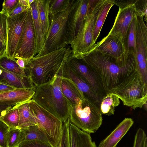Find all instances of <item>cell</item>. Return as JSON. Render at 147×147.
<instances>
[{"instance_id": "1", "label": "cell", "mask_w": 147, "mask_h": 147, "mask_svg": "<svg viewBox=\"0 0 147 147\" xmlns=\"http://www.w3.org/2000/svg\"><path fill=\"white\" fill-rule=\"evenodd\" d=\"M131 52H125L116 59L92 48L82 59L92 72L105 95L120 82L127 66Z\"/></svg>"}, {"instance_id": "2", "label": "cell", "mask_w": 147, "mask_h": 147, "mask_svg": "<svg viewBox=\"0 0 147 147\" xmlns=\"http://www.w3.org/2000/svg\"><path fill=\"white\" fill-rule=\"evenodd\" d=\"M124 105L134 109L147 104V86L142 81L135 57L126 68L120 82L111 90Z\"/></svg>"}, {"instance_id": "3", "label": "cell", "mask_w": 147, "mask_h": 147, "mask_svg": "<svg viewBox=\"0 0 147 147\" xmlns=\"http://www.w3.org/2000/svg\"><path fill=\"white\" fill-rule=\"evenodd\" d=\"M68 45L43 55L35 56L26 63L25 68L35 87L47 83L58 75L71 53Z\"/></svg>"}, {"instance_id": "4", "label": "cell", "mask_w": 147, "mask_h": 147, "mask_svg": "<svg viewBox=\"0 0 147 147\" xmlns=\"http://www.w3.org/2000/svg\"><path fill=\"white\" fill-rule=\"evenodd\" d=\"M62 78L58 75L49 82L36 86L32 100L63 123L69 118L71 106L61 91Z\"/></svg>"}, {"instance_id": "5", "label": "cell", "mask_w": 147, "mask_h": 147, "mask_svg": "<svg viewBox=\"0 0 147 147\" xmlns=\"http://www.w3.org/2000/svg\"><path fill=\"white\" fill-rule=\"evenodd\" d=\"M105 1L89 0L87 17L70 44L71 55L73 57L82 59L90 52L95 44L93 37L94 28L98 15Z\"/></svg>"}, {"instance_id": "6", "label": "cell", "mask_w": 147, "mask_h": 147, "mask_svg": "<svg viewBox=\"0 0 147 147\" xmlns=\"http://www.w3.org/2000/svg\"><path fill=\"white\" fill-rule=\"evenodd\" d=\"M69 118L71 123L90 134L95 132L102 122L100 105L85 97L76 105L71 106Z\"/></svg>"}, {"instance_id": "7", "label": "cell", "mask_w": 147, "mask_h": 147, "mask_svg": "<svg viewBox=\"0 0 147 147\" xmlns=\"http://www.w3.org/2000/svg\"><path fill=\"white\" fill-rule=\"evenodd\" d=\"M77 0H71L65 10L50 18V27L44 45L39 53L35 56L43 55L68 46L65 41L67 22Z\"/></svg>"}, {"instance_id": "8", "label": "cell", "mask_w": 147, "mask_h": 147, "mask_svg": "<svg viewBox=\"0 0 147 147\" xmlns=\"http://www.w3.org/2000/svg\"><path fill=\"white\" fill-rule=\"evenodd\" d=\"M29 105L37 125L44 133L49 143L53 147H56L61 138L63 123L32 99L29 101Z\"/></svg>"}, {"instance_id": "9", "label": "cell", "mask_w": 147, "mask_h": 147, "mask_svg": "<svg viewBox=\"0 0 147 147\" xmlns=\"http://www.w3.org/2000/svg\"><path fill=\"white\" fill-rule=\"evenodd\" d=\"M36 38L32 17L29 8L22 33L13 59L29 61L34 57Z\"/></svg>"}, {"instance_id": "10", "label": "cell", "mask_w": 147, "mask_h": 147, "mask_svg": "<svg viewBox=\"0 0 147 147\" xmlns=\"http://www.w3.org/2000/svg\"><path fill=\"white\" fill-rule=\"evenodd\" d=\"M29 8L13 17L7 16L6 56L8 58H13L22 33Z\"/></svg>"}, {"instance_id": "11", "label": "cell", "mask_w": 147, "mask_h": 147, "mask_svg": "<svg viewBox=\"0 0 147 147\" xmlns=\"http://www.w3.org/2000/svg\"><path fill=\"white\" fill-rule=\"evenodd\" d=\"M89 0H77L68 18L65 36L66 42L70 44L78 33L87 16Z\"/></svg>"}, {"instance_id": "12", "label": "cell", "mask_w": 147, "mask_h": 147, "mask_svg": "<svg viewBox=\"0 0 147 147\" xmlns=\"http://www.w3.org/2000/svg\"><path fill=\"white\" fill-rule=\"evenodd\" d=\"M66 62L71 69L91 87L96 94L101 99L105 95L101 90L92 72L83 59H79L71 55Z\"/></svg>"}, {"instance_id": "13", "label": "cell", "mask_w": 147, "mask_h": 147, "mask_svg": "<svg viewBox=\"0 0 147 147\" xmlns=\"http://www.w3.org/2000/svg\"><path fill=\"white\" fill-rule=\"evenodd\" d=\"M136 15L134 5L122 9H119L113 26L109 33L117 37L124 47L129 27Z\"/></svg>"}, {"instance_id": "14", "label": "cell", "mask_w": 147, "mask_h": 147, "mask_svg": "<svg viewBox=\"0 0 147 147\" xmlns=\"http://www.w3.org/2000/svg\"><path fill=\"white\" fill-rule=\"evenodd\" d=\"M136 57L138 68L147 67V27L143 17L136 14Z\"/></svg>"}, {"instance_id": "15", "label": "cell", "mask_w": 147, "mask_h": 147, "mask_svg": "<svg viewBox=\"0 0 147 147\" xmlns=\"http://www.w3.org/2000/svg\"><path fill=\"white\" fill-rule=\"evenodd\" d=\"M58 75L70 79L84 97L91 99L100 105L101 99L88 84L71 69L67 63L66 60Z\"/></svg>"}, {"instance_id": "16", "label": "cell", "mask_w": 147, "mask_h": 147, "mask_svg": "<svg viewBox=\"0 0 147 147\" xmlns=\"http://www.w3.org/2000/svg\"><path fill=\"white\" fill-rule=\"evenodd\" d=\"M92 48L116 59L120 57L125 51L121 41L115 36L109 34L101 40L95 44Z\"/></svg>"}, {"instance_id": "17", "label": "cell", "mask_w": 147, "mask_h": 147, "mask_svg": "<svg viewBox=\"0 0 147 147\" xmlns=\"http://www.w3.org/2000/svg\"><path fill=\"white\" fill-rule=\"evenodd\" d=\"M35 89H17L0 93V105L16 106L32 99Z\"/></svg>"}, {"instance_id": "18", "label": "cell", "mask_w": 147, "mask_h": 147, "mask_svg": "<svg viewBox=\"0 0 147 147\" xmlns=\"http://www.w3.org/2000/svg\"><path fill=\"white\" fill-rule=\"evenodd\" d=\"M0 82L17 89H35L30 77L20 75L9 71L0 66Z\"/></svg>"}, {"instance_id": "19", "label": "cell", "mask_w": 147, "mask_h": 147, "mask_svg": "<svg viewBox=\"0 0 147 147\" xmlns=\"http://www.w3.org/2000/svg\"><path fill=\"white\" fill-rule=\"evenodd\" d=\"M134 123L132 119L125 118L108 136L100 142L97 147H116Z\"/></svg>"}, {"instance_id": "20", "label": "cell", "mask_w": 147, "mask_h": 147, "mask_svg": "<svg viewBox=\"0 0 147 147\" xmlns=\"http://www.w3.org/2000/svg\"><path fill=\"white\" fill-rule=\"evenodd\" d=\"M69 130L70 147H96L90 134L77 127L70 122V119Z\"/></svg>"}, {"instance_id": "21", "label": "cell", "mask_w": 147, "mask_h": 147, "mask_svg": "<svg viewBox=\"0 0 147 147\" xmlns=\"http://www.w3.org/2000/svg\"><path fill=\"white\" fill-rule=\"evenodd\" d=\"M33 23L36 38L34 56L39 53L44 45L46 37L44 34L39 18L37 0H34L30 6Z\"/></svg>"}, {"instance_id": "22", "label": "cell", "mask_w": 147, "mask_h": 147, "mask_svg": "<svg viewBox=\"0 0 147 147\" xmlns=\"http://www.w3.org/2000/svg\"><path fill=\"white\" fill-rule=\"evenodd\" d=\"M61 87L63 94L71 106L76 105L84 98L83 94L70 79L62 77Z\"/></svg>"}, {"instance_id": "23", "label": "cell", "mask_w": 147, "mask_h": 147, "mask_svg": "<svg viewBox=\"0 0 147 147\" xmlns=\"http://www.w3.org/2000/svg\"><path fill=\"white\" fill-rule=\"evenodd\" d=\"M29 101L16 106L19 115V122L17 129H22L37 124L35 117L30 111Z\"/></svg>"}, {"instance_id": "24", "label": "cell", "mask_w": 147, "mask_h": 147, "mask_svg": "<svg viewBox=\"0 0 147 147\" xmlns=\"http://www.w3.org/2000/svg\"><path fill=\"white\" fill-rule=\"evenodd\" d=\"M21 129L19 145L24 141L40 140L49 142L44 133L37 124Z\"/></svg>"}, {"instance_id": "25", "label": "cell", "mask_w": 147, "mask_h": 147, "mask_svg": "<svg viewBox=\"0 0 147 147\" xmlns=\"http://www.w3.org/2000/svg\"><path fill=\"white\" fill-rule=\"evenodd\" d=\"M51 0H37L39 18L46 37L50 25L49 7Z\"/></svg>"}, {"instance_id": "26", "label": "cell", "mask_w": 147, "mask_h": 147, "mask_svg": "<svg viewBox=\"0 0 147 147\" xmlns=\"http://www.w3.org/2000/svg\"><path fill=\"white\" fill-rule=\"evenodd\" d=\"M114 5L111 0H105L100 11L93 30V39L95 43L99 36L100 30L108 13Z\"/></svg>"}, {"instance_id": "27", "label": "cell", "mask_w": 147, "mask_h": 147, "mask_svg": "<svg viewBox=\"0 0 147 147\" xmlns=\"http://www.w3.org/2000/svg\"><path fill=\"white\" fill-rule=\"evenodd\" d=\"M115 93L109 92L102 98L100 105L102 114L111 116L114 114L115 107L119 104L120 100Z\"/></svg>"}, {"instance_id": "28", "label": "cell", "mask_w": 147, "mask_h": 147, "mask_svg": "<svg viewBox=\"0 0 147 147\" xmlns=\"http://www.w3.org/2000/svg\"><path fill=\"white\" fill-rule=\"evenodd\" d=\"M0 66L10 72L23 76L30 77L28 70L26 68L23 69L20 67L16 63V59L5 56L0 58Z\"/></svg>"}, {"instance_id": "29", "label": "cell", "mask_w": 147, "mask_h": 147, "mask_svg": "<svg viewBox=\"0 0 147 147\" xmlns=\"http://www.w3.org/2000/svg\"><path fill=\"white\" fill-rule=\"evenodd\" d=\"M136 19L135 16L133 19L129 27L126 37L124 48L125 51H131L136 56Z\"/></svg>"}, {"instance_id": "30", "label": "cell", "mask_w": 147, "mask_h": 147, "mask_svg": "<svg viewBox=\"0 0 147 147\" xmlns=\"http://www.w3.org/2000/svg\"><path fill=\"white\" fill-rule=\"evenodd\" d=\"M1 120L9 128H17L19 122L18 110L16 106L8 110L1 117Z\"/></svg>"}, {"instance_id": "31", "label": "cell", "mask_w": 147, "mask_h": 147, "mask_svg": "<svg viewBox=\"0 0 147 147\" xmlns=\"http://www.w3.org/2000/svg\"><path fill=\"white\" fill-rule=\"evenodd\" d=\"M71 1V0H51L49 7L50 18L53 17L65 10Z\"/></svg>"}, {"instance_id": "32", "label": "cell", "mask_w": 147, "mask_h": 147, "mask_svg": "<svg viewBox=\"0 0 147 147\" xmlns=\"http://www.w3.org/2000/svg\"><path fill=\"white\" fill-rule=\"evenodd\" d=\"M21 129L9 128L7 136V147H18L20 144Z\"/></svg>"}, {"instance_id": "33", "label": "cell", "mask_w": 147, "mask_h": 147, "mask_svg": "<svg viewBox=\"0 0 147 147\" xmlns=\"http://www.w3.org/2000/svg\"><path fill=\"white\" fill-rule=\"evenodd\" d=\"M69 119L63 123L62 132L60 140L56 147H70L69 130Z\"/></svg>"}, {"instance_id": "34", "label": "cell", "mask_w": 147, "mask_h": 147, "mask_svg": "<svg viewBox=\"0 0 147 147\" xmlns=\"http://www.w3.org/2000/svg\"><path fill=\"white\" fill-rule=\"evenodd\" d=\"M8 16L0 12V40L6 44L7 33V18Z\"/></svg>"}, {"instance_id": "35", "label": "cell", "mask_w": 147, "mask_h": 147, "mask_svg": "<svg viewBox=\"0 0 147 147\" xmlns=\"http://www.w3.org/2000/svg\"><path fill=\"white\" fill-rule=\"evenodd\" d=\"M133 147H147L146 135L141 128L138 129L136 133Z\"/></svg>"}, {"instance_id": "36", "label": "cell", "mask_w": 147, "mask_h": 147, "mask_svg": "<svg viewBox=\"0 0 147 147\" xmlns=\"http://www.w3.org/2000/svg\"><path fill=\"white\" fill-rule=\"evenodd\" d=\"M134 6L136 14L144 17V20L147 22V0H136Z\"/></svg>"}, {"instance_id": "37", "label": "cell", "mask_w": 147, "mask_h": 147, "mask_svg": "<svg viewBox=\"0 0 147 147\" xmlns=\"http://www.w3.org/2000/svg\"><path fill=\"white\" fill-rule=\"evenodd\" d=\"M9 128L1 120H0V146L7 147V136Z\"/></svg>"}, {"instance_id": "38", "label": "cell", "mask_w": 147, "mask_h": 147, "mask_svg": "<svg viewBox=\"0 0 147 147\" xmlns=\"http://www.w3.org/2000/svg\"><path fill=\"white\" fill-rule=\"evenodd\" d=\"M18 147H53L49 142L40 140L24 141Z\"/></svg>"}, {"instance_id": "39", "label": "cell", "mask_w": 147, "mask_h": 147, "mask_svg": "<svg viewBox=\"0 0 147 147\" xmlns=\"http://www.w3.org/2000/svg\"><path fill=\"white\" fill-rule=\"evenodd\" d=\"M19 0H4L1 11L8 16V14L16 7L19 3Z\"/></svg>"}, {"instance_id": "40", "label": "cell", "mask_w": 147, "mask_h": 147, "mask_svg": "<svg viewBox=\"0 0 147 147\" xmlns=\"http://www.w3.org/2000/svg\"><path fill=\"white\" fill-rule=\"evenodd\" d=\"M114 4L117 5L119 9H123L130 6H133L136 0H111Z\"/></svg>"}, {"instance_id": "41", "label": "cell", "mask_w": 147, "mask_h": 147, "mask_svg": "<svg viewBox=\"0 0 147 147\" xmlns=\"http://www.w3.org/2000/svg\"><path fill=\"white\" fill-rule=\"evenodd\" d=\"M29 7L22 5L19 3L15 8L8 14V16L11 17H13L16 15L22 13Z\"/></svg>"}, {"instance_id": "42", "label": "cell", "mask_w": 147, "mask_h": 147, "mask_svg": "<svg viewBox=\"0 0 147 147\" xmlns=\"http://www.w3.org/2000/svg\"><path fill=\"white\" fill-rule=\"evenodd\" d=\"M16 89L12 86L0 82V93L13 90Z\"/></svg>"}, {"instance_id": "43", "label": "cell", "mask_w": 147, "mask_h": 147, "mask_svg": "<svg viewBox=\"0 0 147 147\" xmlns=\"http://www.w3.org/2000/svg\"><path fill=\"white\" fill-rule=\"evenodd\" d=\"M6 44L0 40V58L6 56Z\"/></svg>"}, {"instance_id": "44", "label": "cell", "mask_w": 147, "mask_h": 147, "mask_svg": "<svg viewBox=\"0 0 147 147\" xmlns=\"http://www.w3.org/2000/svg\"><path fill=\"white\" fill-rule=\"evenodd\" d=\"M16 61L19 66L21 68L23 69H25V65L26 63L29 61L20 58H18L16 59Z\"/></svg>"}, {"instance_id": "45", "label": "cell", "mask_w": 147, "mask_h": 147, "mask_svg": "<svg viewBox=\"0 0 147 147\" xmlns=\"http://www.w3.org/2000/svg\"><path fill=\"white\" fill-rule=\"evenodd\" d=\"M19 3L22 5L30 7L27 0H19Z\"/></svg>"}, {"instance_id": "46", "label": "cell", "mask_w": 147, "mask_h": 147, "mask_svg": "<svg viewBox=\"0 0 147 147\" xmlns=\"http://www.w3.org/2000/svg\"><path fill=\"white\" fill-rule=\"evenodd\" d=\"M13 107L11 106L0 105V111L5 110Z\"/></svg>"}, {"instance_id": "47", "label": "cell", "mask_w": 147, "mask_h": 147, "mask_svg": "<svg viewBox=\"0 0 147 147\" xmlns=\"http://www.w3.org/2000/svg\"><path fill=\"white\" fill-rule=\"evenodd\" d=\"M9 109L5 110L0 111V120H1V117L4 114L6 111Z\"/></svg>"}, {"instance_id": "48", "label": "cell", "mask_w": 147, "mask_h": 147, "mask_svg": "<svg viewBox=\"0 0 147 147\" xmlns=\"http://www.w3.org/2000/svg\"><path fill=\"white\" fill-rule=\"evenodd\" d=\"M34 0H27L28 3L30 6L31 4L34 2Z\"/></svg>"}, {"instance_id": "49", "label": "cell", "mask_w": 147, "mask_h": 147, "mask_svg": "<svg viewBox=\"0 0 147 147\" xmlns=\"http://www.w3.org/2000/svg\"><path fill=\"white\" fill-rule=\"evenodd\" d=\"M0 147H2V146H0Z\"/></svg>"}, {"instance_id": "50", "label": "cell", "mask_w": 147, "mask_h": 147, "mask_svg": "<svg viewBox=\"0 0 147 147\" xmlns=\"http://www.w3.org/2000/svg\"></svg>"}]
</instances>
